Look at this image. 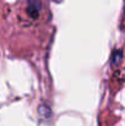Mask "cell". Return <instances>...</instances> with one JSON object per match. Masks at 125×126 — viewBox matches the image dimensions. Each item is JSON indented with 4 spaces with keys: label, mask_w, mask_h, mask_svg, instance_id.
Wrapping results in <instances>:
<instances>
[{
    "label": "cell",
    "mask_w": 125,
    "mask_h": 126,
    "mask_svg": "<svg viewBox=\"0 0 125 126\" xmlns=\"http://www.w3.org/2000/svg\"><path fill=\"white\" fill-rule=\"evenodd\" d=\"M39 11H41V2L37 1V0H30V2H28V14L33 18H36L38 16Z\"/></svg>",
    "instance_id": "1"
},
{
    "label": "cell",
    "mask_w": 125,
    "mask_h": 126,
    "mask_svg": "<svg viewBox=\"0 0 125 126\" xmlns=\"http://www.w3.org/2000/svg\"><path fill=\"white\" fill-rule=\"evenodd\" d=\"M38 113L39 115H42L43 118H49L50 116V109L47 107V105H41L38 108Z\"/></svg>",
    "instance_id": "2"
}]
</instances>
